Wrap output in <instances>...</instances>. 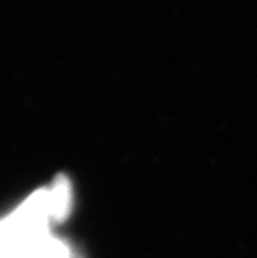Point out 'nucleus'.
Returning a JSON list of instances; mask_svg holds the SVG:
<instances>
[{"label": "nucleus", "mask_w": 257, "mask_h": 258, "mask_svg": "<svg viewBox=\"0 0 257 258\" xmlns=\"http://www.w3.org/2000/svg\"><path fill=\"white\" fill-rule=\"evenodd\" d=\"M50 190V205H52L53 220L61 222L67 216L71 205V189L66 178H58Z\"/></svg>", "instance_id": "1"}]
</instances>
